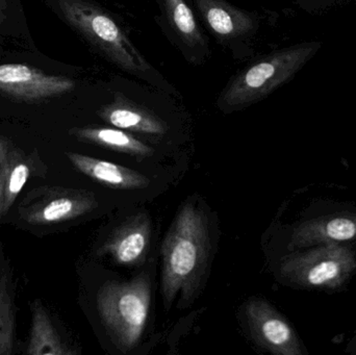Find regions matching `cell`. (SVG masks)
<instances>
[{
	"label": "cell",
	"instance_id": "6da1fadb",
	"mask_svg": "<svg viewBox=\"0 0 356 355\" xmlns=\"http://www.w3.org/2000/svg\"><path fill=\"white\" fill-rule=\"evenodd\" d=\"M209 254V219L193 202L184 204L162 246V293L167 308L181 295L184 304L196 296Z\"/></svg>",
	"mask_w": 356,
	"mask_h": 355
},
{
	"label": "cell",
	"instance_id": "7a4b0ae2",
	"mask_svg": "<svg viewBox=\"0 0 356 355\" xmlns=\"http://www.w3.org/2000/svg\"><path fill=\"white\" fill-rule=\"evenodd\" d=\"M319 42L274 52L238 73L222 92L219 106L226 112L250 106L294 76L319 49Z\"/></svg>",
	"mask_w": 356,
	"mask_h": 355
},
{
	"label": "cell",
	"instance_id": "3957f363",
	"mask_svg": "<svg viewBox=\"0 0 356 355\" xmlns=\"http://www.w3.org/2000/svg\"><path fill=\"white\" fill-rule=\"evenodd\" d=\"M152 304V286L142 274L129 283L108 281L97 293V310L121 352L133 350L143 336Z\"/></svg>",
	"mask_w": 356,
	"mask_h": 355
},
{
	"label": "cell",
	"instance_id": "277c9868",
	"mask_svg": "<svg viewBox=\"0 0 356 355\" xmlns=\"http://www.w3.org/2000/svg\"><path fill=\"white\" fill-rule=\"evenodd\" d=\"M67 22L111 63L131 73L152 70L122 27L99 6L87 0H58Z\"/></svg>",
	"mask_w": 356,
	"mask_h": 355
},
{
	"label": "cell",
	"instance_id": "5b68a950",
	"mask_svg": "<svg viewBox=\"0 0 356 355\" xmlns=\"http://www.w3.org/2000/svg\"><path fill=\"white\" fill-rule=\"evenodd\" d=\"M356 263L350 250L338 245L294 254L282 262V276L303 287L332 288L341 285L355 270Z\"/></svg>",
	"mask_w": 356,
	"mask_h": 355
},
{
	"label": "cell",
	"instance_id": "8992f818",
	"mask_svg": "<svg viewBox=\"0 0 356 355\" xmlns=\"http://www.w3.org/2000/svg\"><path fill=\"white\" fill-rule=\"evenodd\" d=\"M95 195L81 190L49 188L40 195L27 196L19 208V215L31 225H48L79 218L95 210Z\"/></svg>",
	"mask_w": 356,
	"mask_h": 355
},
{
	"label": "cell",
	"instance_id": "52a82bcc",
	"mask_svg": "<svg viewBox=\"0 0 356 355\" xmlns=\"http://www.w3.org/2000/svg\"><path fill=\"white\" fill-rule=\"evenodd\" d=\"M75 81L22 64L0 65V92L25 102H40L72 91Z\"/></svg>",
	"mask_w": 356,
	"mask_h": 355
},
{
	"label": "cell",
	"instance_id": "ba28073f",
	"mask_svg": "<svg viewBox=\"0 0 356 355\" xmlns=\"http://www.w3.org/2000/svg\"><path fill=\"white\" fill-rule=\"evenodd\" d=\"M247 322L254 341L274 354H301L292 327L265 300L253 298L246 306Z\"/></svg>",
	"mask_w": 356,
	"mask_h": 355
},
{
	"label": "cell",
	"instance_id": "9c48e42d",
	"mask_svg": "<svg viewBox=\"0 0 356 355\" xmlns=\"http://www.w3.org/2000/svg\"><path fill=\"white\" fill-rule=\"evenodd\" d=\"M152 237V222L146 213L129 217L100 247L99 256H110L123 266H135L145 260Z\"/></svg>",
	"mask_w": 356,
	"mask_h": 355
},
{
	"label": "cell",
	"instance_id": "30bf717a",
	"mask_svg": "<svg viewBox=\"0 0 356 355\" xmlns=\"http://www.w3.org/2000/svg\"><path fill=\"white\" fill-rule=\"evenodd\" d=\"M98 116L117 129L146 135H162L166 133L167 124L154 113L116 93L111 104L98 110Z\"/></svg>",
	"mask_w": 356,
	"mask_h": 355
},
{
	"label": "cell",
	"instance_id": "8fae6325",
	"mask_svg": "<svg viewBox=\"0 0 356 355\" xmlns=\"http://www.w3.org/2000/svg\"><path fill=\"white\" fill-rule=\"evenodd\" d=\"M66 156L79 172L106 187L117 190H138L149 185L150 179L145 175L120 165L76 152H67Z\"/></svg>",
	"mask_w": 356,
	"mask_h": 355
},
{
	"label": "cell",
	"instance_id": "7c38bea8",
	"mask_svg": "<svg viewBox=\"0 0 356 355\" xmlns=\"http://www.w3.org/2000/svg\"><path fill=\"white\" fill-rule=\"evenodd\" d=\"M207 26L218 37L234 39L246 35L255 25L252 15L225 0H195Z\"/></svg>",
	"mask_w": 356,
	"mask_h": 355
},
{
	"label": "cell",
	"instance_id": "4fadbf2b",
	"mask_svg": "<svg viewBox=\"0 0 356 355\" xmlns=\"http://www.w3.org/2000/svg\"><path fill=\"white\" fill-rule=\"evenodd\" d=\"M356 237V215H340L309 221L294 231L291 246L305 247L327 241H346Z\"/></svg>",
	"mask_w": 356,
	"mask_h": 355
},
{
	"label": "cell",
	"instance_id": "5bb4252c",
	"mask_svg": "<svg viewBox=\"0 0 356 355\" xmlns=\"http://www.w3.org/2000/svg\"><path fill=\"white\" fill-rule=\"evenodd\" d=\"M26 354L31 355L75 354L63 341L49 314L40 300L31 304V329Z\"/></svg>",
	"mask_w": 356,
	"mask_h": 355
},
{
	"label": "cell",
	"instance_id": "9a60e30c",
	"mask_svg": "<svg viewBox=\"0 0 356 355\" xmlns=\"http://www.w3.org/2000/svg\"><path fill=\"white\" fill-rule=\"evenodd\" d=\"M69 133L79 141L95 144L106 149L117 152L147 158L154 154V150L143 142L136 139L129 133L120 129H108V127H76L69 131Z\"/></svg>",
	"mask_w": 356,
	"mask_h": 355
},
{
	"label": "cell",
	"instance_id": "2e32d148",
	"mask_svg": "<svg viewBox=\"0 0 356 355\" xmlns=\"http://www.w3.org/2000/svg\"><path fill=\"white\" fill-rule=\"evenodd\" d=\"M31 175L20 151L13 148L0 166V218L8 214Z\"/></svg>",
	"mask_w": 356,
	"mask_h": 355
},
{
	"label": "cell",
	"instance_id": "e0dca14e",
	"mask_svg": "<svg viewBox=\"0 0 356 355\" xmlns=\"http://www.w3.org/2000/svg\"><path fill=\"white\" fill-rule=\"evenodd\" d=\"M14 292L12 287V274L8 265L4 263L0 246V355L12 354L15 344Z\"/></svg>",
	"mask_w": 356,
	"mask_h": 355
},
{
	"label": "cell",
	"instance_id": "ac0fdd59",
	"mask_svg": "<svg viewBox=\"0 0 356 355\" xmlns=\"http://www.w3.org/2000/svg\"><path fill=\"white\" fill-rule=\"evenodd\" d=\"M165 8L171 26L184 43L191 47L203 45L204 40L194 14L184 0H165Z\"/></svg>",
	"mask_w": 356,
	"mask_h": 355
},
{
	"label": "cell",
	"instance_id": "d6986e66",
	"mask_svg": "<svg viewBox=\"0 0 356 355\" xmlns=\"http://www.w3.org/2000/svg\"><path fill=\"white\" fill-rule=\"evenodd\" d=\"M13 148L14 147H13L12 142L10 140L6 139V138L0 137V166H1L4 160L8 158V154H10Z\"/></svg>",
	"mask_w": 356,
	"mask_h": 355
},
{
	"label": "cell",
	"instance_id": "ffe728a7",
	"mask_svg": "<svg viewBox=\"0 0 356 355\" xmlns=\"http://www.w3.org/2000/svg\"><path fill=\"white\" fill-rule=\"evenodd\" d=\"M2 0H0V3H1ZM1 8H0V13H1Z\"/></svg>",
	"mask_w": 356,
	"mask_h": 355
}]
</instances>
